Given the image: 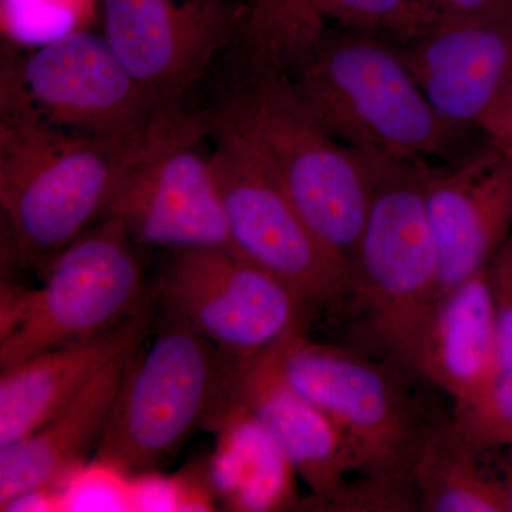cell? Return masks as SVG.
I'll return each mask as SVG.
<instances>
[{"label":"cell","mask_w":512,"mask_h":512,"mask_svg":"<svg viewBox=\"0 0 512 512\" xmlns=\"http://www.w3.org/2000/svg\"><path fill=\"white\" fill-rule=\"evenodd\" d=\"M148 130L126 137L64 130L0 80V211L13 261L43 274L64 248L103 220Z\"/></svg>","instance_id":"6da1fadb"},{"label":"cell","mask_w":512,"mask_h":512,"mask_svg":"<svg viewBox=\"0 0 512 512\" xmlns=\"http://www.w3.org/2000/svg\"><path fill=\"white\" fill-rule=\"evenodd\" d=\"M220 106L247 131L313 234L352 274L372 198L369 153L332 136L282 73L245 72Z\"/></svg>","instance_id":"277c9868"},{"label":"cell","mask_w":512,"mask_h":512,"mask_svg":"<svg viewBox=\"0 0 512 512\" xmlns=\"http://www.w3.org/2000/svg\"><path fill=\"white\" fill-rule=\"evenodd\" d=\"M158 293L167 311L238 360L308 332L315 313L281 279L227 248L174 251Z\"/></svg>","instance_id":"30bf717a"},{"label":"cell","mask_w":512,"mask_h":512,"mask_svg":"<svg viewBox=\"0 0 512 512\" xmlns=\"http://www.w3.org/2000/svg\"><path fill=\"white\" fill-rule=\"evenodd\" d=\"M2 79L53 126L92 136H137L157 110L103 33L79 30L18 56L3 49Z\"/></svg>","instance_id":"8fae6325"},{"label":"cell","mask_w":512,"mask_h":512,"mask_svg":"<svg viewBox=\"0 0 512 512\" xmlns=\"http://www.w3.org/2000/svg\"><path fill=\"white\" fill-rule=\"evenodd\" d=\"M426 207L446 295L487 268L510 238L511 158L487 146L451 168L427 165Z\"/></svg>","instance_id":"5bb4252c"},{"label":"cell","mask_w":512,"mask_h":512,"mask_svg":"<svg viewBox=\"0 0 512 512\" xmlns=\"http://www.w3.org/2000/svg\"><path fill=\"white\" fill-rule=\"evenodd\" d=\"M103 35L157 114L184 100L222 50L237 42L242 16L228 0H101Z\"/></svg>","instance_id":"7c38bea8"},{"label":"cell","mask_w":512,"mask_h":512,"mask_svg":"<svg viewBox=\"0 0 512 512\" xmlns=\"http://www.w3.org/2000/svg\"><path fill=\"white\" fill-rule=\"evenodd\" d=\"M282 366L293 389L345 434L355 454L356 476L414 484L427 437L444 420L431 417L414 392L417 373L386 357L372 359L357 350L313 342L308 332L286 342Z\"/></svg>","instance_id":"52a82bcc"},{"label":"cell","mask_w":512,"mask_h":512,"mask_svg":"<svg viewBox=\"0 0 512 512\" xmlns=\"http://www.w3.org/2000/svg\"><path fill=\"white\" fill-rule=\"evenodd\" d=\"M291 80L346 146L410 160L456 151L460 130L433 109L396 45L375 33L326 30Z\"/></svg>","instance_id":"5b68a950"},{"label":"cell","mask_w":512,"mask_h":512,"mask_svg":"<svg viewBox=\"0 0 512 512\" xmlns=\"http://www.w3.org/2000/svg\"><path fill=\"white\" fill-rule=\"evenodd\" d=\"M301 510L326 512L420 511L416 485L393 478L357 476L325 497L306 498Z\"/></svg>","instance_id":"cb8c5ba5"},{"label":"cell","mask_w":512,"mask_h":512,"mask_svg":"<svg viewBox=\"0 0 512 512\" xmlns=\"http://www.w3.org/2000/svg\"><path fill=\"white\" fill-rule=\"evenodd\" d=\"M480 128L487 137L488 146L512 160V92Z\"/></svg>","instance_id":"484cf974"},{"label":"cell","mask_w":512,"mask_h":512,"mask_svg":"<svg viewBox=\"0 0 512 512\" xmlns=\"http://www.w3.org/2000/svg\"><path fill=\"white\" fill-rule=\"evenodd\" d=\"M437 20L484 18L512 8V0H420Z\"/></svg>","instance_id":"d4e9b609"},{"label":"cell","mask_w":512,"mask_h":512,"mask_svg":"<svg viewBox=\"0 0 512 512\" xmlns=\"http://www.w3.org/2000/svg\"><path fill=\"white\" fill-rule=\"evenodd\" d=\"M498 303L490 266L443 295L431 319L417 375L443 390L454 407L476 402L495 362Z\"/></svg>","instance_id":"ac0fdd59"},{"label":"cell","mask_w":512,"mask_h":512,"mask_svg":"<svg viewBox=\"0 0 512 512\" xmlns=\"http://www.w3.org/2000/svg\"><path fill=\"white\" fill-rule=\"evenodd\" d=\"M495 295L498 339L493 373L476 402L454 407L451 416L454 426L480 454L503 448L512 453V302L497 289Z\"/></svg>","instance_id":"44dd1931"},{"label":"cell","mask_w":512,"mask_h":512,"mask_svg":"<svg viewBox=\"0 0 512 512\" xmlns=\"http://www.w3.org/2000/svg\"><path fill=\"white\" fill-rule=\"evenodd\" d=\"M101 9V0H0L2 35L13 49H32L79 30Z\"/></svg>","instance_id":"7402d4cb"},{"label":"cell","mask_w":512,"mask_h":512,"mask_svg":"<svg viewBox=\"0 0 512 512\" xmlns=\"http://www.w3.org/2000/svg\"><path fill=\"white\" fill-rule=\"evenodd\" d=\"M140 345L111 360L39 429L0 447V508L29 491L53 490L97 450L128 363Z\"/></svg>","instance_id":"e0dca14e"},{"label":"cell","mask_w":512,"mask_h":512,"mask_svg":"<svg viewBox=\"0 0 512 512\" xmlns=\"http://www.w3.org/2000/svg\"><path fill=\"white\" fill-rule=\"evenodd\" d=\"M158 292L136 315L92 339L29 357L0 373V447L39 429L104 366L146 339Z\"/></svg>","instance_id":"2e32d148"},{"label":"cell","mask_w":512,"mask_h":512,"mask_svg":"<svg viewBox=\"0 0 512 512\" xmlns=\"http://www.w3.org/2000/svg\"><path fill=\"white\" fill-rule=\"evenodd\" d=\"M491 278L495 289L512 302V238L504 242L490 262Z\"/></svg>","instance_id":"4316f807"},{"label":"cell","mask_w":512,"mask_h":512,"mask_svg":"<svg viewBox=\"0 0 512 512\" xmlns=\"http://www.w3.org/2000/svg\"><path fill=\"white\" fill-rule=\"evenodd\" d=\"M207 110L158 114L127 161L106 214L137 245L231 249L227 217L211 153Z\"/></svg>","instance_id":"9c48e42d"},{"label":"cell","mask_w":512,"mask_h":512,"mask_svg":"<svg viewBox=\"0 0 512 512\" xmlns=\"http://www.w3.org/2000/svg\"><path fill=\"white\" fill-rule=\"evenodd\" d=\"M39 289L3 282L0 370L126 322L150 301L137 244L106 217L47 265Z\"/></svg>","instance_id":"8992f818"},{"label":"cell","mask_w":512,"mask_h":512,"mask_svg":"<svg viewBox=\"0 0 512 512\" xmlns=\"http://www.w3.org/2000/svg\"><path fill=\"white\" fill-rule=\"evenodd\" d=\"M292 336L242 363L237 399L271 433L311 488V497L320 498L355 476L357 463L335 421L286 379L282 356Z\"/></svg>","instance_id":"9a60e30c"},{"label":"cell","mask_w":512,"mask_h":512,"mask_svg":"<svg viewBox=\"0 0 512 512\" xmlns=\"http://www.w3.org/2000/svg\"><path fill=\"white\" fill-rule=\"evenodd\" d=\"M508 512H512V485H510V503H508Z\"/></svg>","instance_id":"83f0119b"},{"label":"cell","mask_w":512,"mask_h":512,"mask_svg":"<svg viewBox=\"0 0 512 512\" xmlns=\"http://www.w3.org/2000/svg\"><path fill=\"white\" fill-rule=\"evenodd\" d=\"M481 454L444 419L427 437L414 470L424 512H508L510 485L485 476Z\"/></svg>","instance_id":"ffe728a7"},{"label":"cell","mask_w":512,"mask_h":512,"mask_svg":"<svg viewBox=\"0 0 512 512\" xmlns=\"http://www.w3.org/2000/svg\"><path fill=\"white\" fill-rule=\"evenodd\" d=\"M211 163L231 249L318 309L348 305L350 268L323 245L292 204L278 175L224 107L207 110Z\"/></svg>","instance_id":"ba28073f"},{"label":"cell","mask_w":512,"mask_h":512,"mask_svg":"<svg viewBox=\"0 0 512 512\" xmlns=\"http://www.w3.org/2000/svg\"><path fill=\"white\" fill-rule=\"evenodd\" d=\"M215 431L217 447L205 470L215 498L227 510L275 512L298 507L295 467L237 397Z\"/></svg>","instance_id":"d6986e66"},{"label":"cell","mask_w":512,"mask_h":512,"mask_svg":"<svg viewBox=\"0 0 512 512\" xmlns=\"http://www.w3.org/2000/svg\"><path fill=\"white\" fill-rule=\"evenodd\" d=\"M153 345L134 350L96 466L143 476L173 460L197 431L215 430L237 397L241 366L167 311Z\"/></svg>","instance_id":"3957f363"},{"label":"cell","mask_w":512,"mask_h":512,"mask_svg":"<svg viewBox=\"0 0 512 512\" xmlns=\"http://www.w3.org/2000/svg\"><path fill=\"white\" fill-rule=\"evenodd\" d=\"M323 19H335L359 32L386 33L399 42L436 23L420 0H308Z\"/></svg>","instance_id":"603a6c76"},{"label":"cell","mask_w":512,"mask_h":512,"mask_svg":"<svg viewBox=\"0 0 512 512\" xmlns=\"http://www.w3.org/2000/svg\"><path fill=\"white\" fill-rule=\"evenodd\" d=\"M396 47L433 109L457 130L483 126L512 92V8L437 20Z\"/></svg>","instance_id":"4fadbf2b"},{"label":"cell","mask_w":512,"mask_h":512,"mask_svg":"<svg viewBox=\"0 0 512 512\" xmlns=\"http://www.w3.org/2000/svg\"><path fill=\"white\" fill-rule=\"evenodd\" d=\"M369 156L372 198L352 262L348 303L377 353L416 373L421 346L443 298L426 207L427 164Z\"/></svg>","instance_id":"7a4b0ae2"}]
</instances>
